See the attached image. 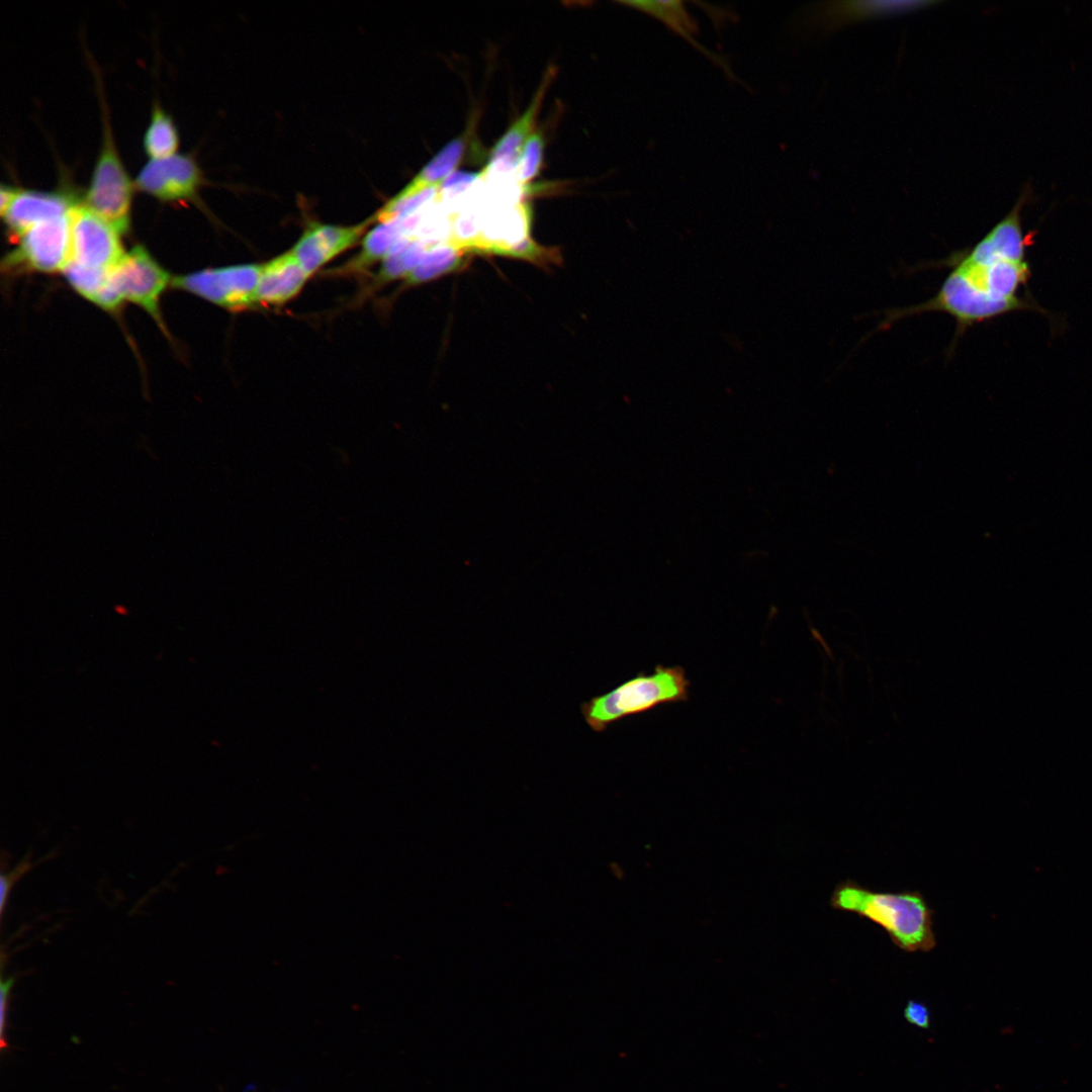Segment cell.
<instances>
[{
    "label": "cell",
    "mask_w": 1092,
    "mask_h": 1092,
    "mask_svg": "<svg viewBox=\"0 0 1092 1092\" xmlns=\"http://www.w3.org/2000/svg\"><path fill=\"white\" fill-rule=\"evenodd\" d=\"M948 262L950 271L934 296L915 306L889 312L884 324L939 311L954 320L958 337L976 324L1031 306L1016 295L1029 276L1026 261L1008 260L981 239L970 249L954 254Z\"/></svg>",
    "instance_id": "1"
},
{
    "label": "cell",
    "mask_w": 1092,
    "mask_h": 1092,
    "mask_svg": "<svg viewBox=\"0 0 1092 1092\" xmlns=\"http://www.w3.org/2000/svg\"><path fill=\"white\" fill-rule=\"evenodd\" d=\"M830 906L878 924L903 951L928 952L936 945L934 911L919 891L878 892L846 880L835 886Z\"/></svg>",
    "instance_id": "2"
},
{
    "label": "cell",
    "mask_w": 1092,
    "mask_h": 1092,
    "mask_svg": "<svg viewBox=\"0 0 1092 1092\" xmlns=\"http://www.w3.org/2000/svg\"><path fill=\"white\" fill-rule=\"evenodd\" d=\"M690 685L682 666L658 664L651 673L640 672L609 693L592 698L580 709L587 725L602 732L623 718L688 701Z\"/></svg>",
    "instance_id": "3"
},
{
    "label": "cell",
    "mask_w": 1092,
    "mask_h": 1092,
    "mask_svg": "<svg viewBox=\"0 0 1092 1092\" xmlns=\"http://www.w3.org/2000/svg\"><path fill=\"white\" fill-rule=\"evenodd\" d=\"M131 188L114 147L108 120L104 118L102 144L83 204L119 234L125 233L129 226Z\"/></svg>",
    "instance_id": "4"
},
{
    "label": "cell",
    "mask_w": 1092,
    "mask_h": 1092,
    "mask_svg": "<svg viewBox=\"0 0 1092 1092\" xmlns=\"http://www.w3.org/2000/svg\"><path fill=\"white\" fill-rule=\"evenodd\" d=\"M261 269L262 264L204 269L175 277L172 283L221 307L243 310L257 304Z\"/></svg>",
    "instance_id": "5"
},
{
    "label": "cell",
    "mask_w": 1092,
    "mask_h": 1092,
    "mask_svg": "<svg viewBox=\"0 0 1092 1092\" xmlns=\"http://www.w3.org/2000/svg\"><path fill=\"white\" fill-rule=\"evenodd\" d=\"M71 257L79 266L110 271L124 256L118 232L83 203L70 212Z\"/></svg>",
    "instance_id": "6"
},
{
    "label": "cell",
    "mask_w": 1092,
    "mask_h": 1092,
    "mask_svg": "<svg viewBox=\"0 0 1092 1092\" xmlns=\"http://www.w3.org/2000/svg\"><path fill=\"white\" fill-rule=\"evenodd\" d=\"M18 237V247L7 261L9 265L21 264L41 272H56L64 270L70 261V213L42 220Z\"/></svg>",
    "instance_id": "7"
},
{
    "label": "cell",
    "mask_w": 1092,
    "mask_h": 1092,
    "mask_svg": "<svg viewBox=\"0 0 1092 1092\" xmlns=\"http://www.w3.org/2000/svg\"><path fill=\"white\" fill-rule=\"evenodd\" d=\"M110 281L122 300H130L160 321L158 301L169 282L162 269L141 246L124 254L111 270Z\"/></svg>",
    "instance_id": "8"
},
{
    "label": "cell",
    "mask_w": 1092,
    "mask_h": 1092,
    "mask_svg": "<svg viewBox=\"0 0 1092 1092\" xmlns=\"http://www.w3.org/2000/svg\"><path fill=\"white\" fill-rule=\"evenodd\" d=\"M202 183V172L194 158L180 153L150 159L133 181L136 188L162 200L193 198Z\"/></svg>",
    "instance_id": "9"
},
{
    "label": "cell",
    "mask_w": 1092,
    "mask_h": 1092,
    "mask_svg": "<svg viewBox=\"0 0 1092 1092\" xmlns=\"http://www.w3.org/2000/svg\"><path fill=\"white\" fill-rule=\"evenodd\" d=\"M373 221H376L375 213L352 225L311 221L291 251L305 272L311 276L328 262L354 247Z\"/></svg>",
    "instance_id": "10"
},
{
    "label": "cell",
    "mask_w": 1092,
    "mask_h": 1092,
    "mask_svg": "<svg viewBox=\"0 0 1092 1092\" xmlns=\"http://www.w3.org/2000/svg\"><path fill=\"white\" fill-rule=\"evenodd\" d=\"M75 204L64 192L14 188L2 216L9 230L20 236L42 220L69 214Z\"/></svg>",
    "instance_id": "11"
},
{
    "label": "cell",
    "mask_w": 1092,
    "mask_h": 1092,
    "mask_svg": "<svg viewBox=\"0 0 1092 1092\" xmlns=\"http://www.w3.org/2000/svg\"><path fill=\"white\" fill-rule=\"evenodd\" d=\"M937 1H835L818 4L813 9V22L825 30L852 21L919 10Z\"/></svg>",
    "instance_id": "12"
},
{
    "label": "cell",
    "mask_w": 1092,
    "mask_h": 1092,
    "mask_svg": "<svg viewBox=\"0 0 1092 1092\" xmlns=\"http://www.w3.org/2000/svg\"><path fill=\"white\" fill-rule=\"evenodd\" d=\"M308 277L291 250L273 258L262 264L257 304L281 305L289 301L299 293Z\"/></svg>",
    "instance_id": "13"
},
{
    "label": "cell",
    "mask_w": 1092,
    "mask_h": 1092,
    "mask_svg": "<svg viewBox=\"0 0 1092 1092\" xmlns=\"http://www.w3.org/2000/svg\"><path fill=\"white\" fill-rule=\"evenodd\" d=\"M549 82L545 78L527 110L510 126L495 144L488 165L481 173L485 177L516 176L524 146L533 133L534 119Z\"/></svg>",
    "instance_id": "14"
},
{
    "label": "cell",
    "mask_w": 1092,
    "mask_h": 1092,
    "mask_svg": "<svg viewBox=\"0 0 1092 1092\" xmlns=\"http://www.w3.org/2000/svg\"><path fill=\"white\" fill-rule=\"evenodd\" d=\"M530 209L525 204L495 207L485 219L484 233L493 241H521L529 228Z\"/></svg>",
    "instance_id": "15"
},
{
    "label": "cell",
    "mask_w": 1092,
    "mask_h": 1092,
    "mask_svg": "<svg viewBox=\"0 0 1092 1092\" xmlns=\"http://www.w3.org/2000/svg\"><path fill=\"white\" fill-rule=\"evenodd\" d=\"M403 232L396 220L379 222L367 233L360 253L353 261V269H363L383 260L391 248L403 237Z\"/></svg>",
    "instance_id": "16"
},
{
    "label": "cell",
    "mask_w": 1092,
    "mask_h": 1092,
    "mask_svg": "<svg viewBox=\"0 0 1092 1092\" xmlns=\"http://www.w3.org/2000/svg\"><path fill=\"white\" fill-rule=\"evenodd\" d=\"M144 146L151 159L170 156L178 146V134L173 120L157 102L153 105Z\"/></svg>",
    "instance_id": "17"
},
{
    "label": "cell",
    "mask_w": 1092,
    "mask_h": 1092,
    "mask_svg": "<svg viewBox=\"0 0 1092 1092\" xmlns=\"http://www.w3.org/2000/svg\"><path fill=\"white\" fill-rule=\"evenodd\" d=\"M465 149L463 138H457L444 146L412 180L421 186L441 185L444 178L460 163Z\"/></svg>",
    "instance_id": "18"
},
{
    "label": "cell",
    "mask_w": 1092,
    "mask_h": 1092,
    "mask_svg": "<svg viewBox=\"0 0 1092 1092\" xmlns=\"http://www.w3.org/2000/svg\"><path fill=\"white\" fill-rule=\"evenodd\" d=\"M425 255L423 243L412 241L403 236L383 259L379 276L387 281L404 274L408 275L420 265Z\"/></svg>",
    "instance_id": "19"
},
{
    "label": "cell",
    "mask_w": 1092,
    "mask_h": 1092,
    "mask_svg": "<svg viewBox=\"0 0 1092 1092\" xmlns=\"http://www.w3.org/2000/svg\"><path fill=\"white\" fill-rule=\"evenodd\" d=\"M621 3L653 15L674 31L691 39L690 32L693 31L694 24L681 1H624Z\"/></svg>",
    "instance_id": "20"
},
{
    "label": "cell",
    "mask_w": 1092,
    "mask_h": 1092,
    "mask_svg": "<svg viewBox=\"0 0 1092 1092\" xmlns=\"http://www.w3.org/2000/svg\"><path fill=\"white\" fill-rule=\"evenodd\" d=\"M63 271L75 290L93 302H96L107 286L111 273V270L86 268L72 262H69Z\"/></svg>",
    "instance_id": "21"
},
{
    "label": "cell",
    "mask_w": 1092,
    "mask_h": 1092,
    "mask_svg": "<svg viewBox=\"0 0 1092 1092\" xmlns=\"http://www.w3.org/2000/svg\"><path fill=\"white\" fill-rule=\"evenodd\" d=\"M458 262L452 246L436 248L426 253L424 259L408 275L410 282H422L451 270Z\"/></svg>",
    "instance_id": "22"
},
{
    "label": "cell",
    "mask_w": 1092,
    "mask_h": 1092,
    "mask_svg": "<svg viewBox=\"0 0 1092 1092\" xmlns=\"http://www.w3.org/2000/svg\"><path fill=\"white\" fill-rule=\"evenodd\" d=\"M543 138L540 132H533L526 142L520 157L516 179L524 186L539 173L543 158Z\"/></svg>",
    "instance_id": "23"
},
{
    "label": "cell",
    "mask_w": 1092,
    "mask_h": 1092,
    "mask_svg": "<svg viewBox=\"0 0 1092 1092\" xmlns=\"http://www.w3.org/2000/svg\"><path fill=\"white\" fill-rule=\"evenodd\" d=\"M903 1016L908 1023L921 1029H928L931 1025V1012L928 1006L915 999L908 1000Z\"/></svg>",
    "instance_id": "24"
},
{
    "label": "cell",
    "mask_w": 1092,
    "mask_h": 1092,
    "mask_svg": "<svg viewBox=\"0 0 1092 1092\" xmlns=\"http://www.w3.org/2000/svg\"><path fill=\"white\" fill-rule=\"evenodd\" d=\"M32 868V863L28 856H25L11 872L2 874L0 878L1 883V895H0V913L3 914V910L9 896V893L15 884L25 873Z\"/></svg>",
    "instance_id": "25"
},
{
    "label": "cell",
    "mask_w": 1092,
    "mask_h": 1092,
    "mask_svg": "<svg viewBox=\"0 0 1092 1092\" xmlns=\"http://www.w3.org/2000/svg\"><path fill=\"white\" fill-rule=\"evenodd\" d=\"M13 983H14V978L13 977L7 979L6 981H2V983H1L2 1030L4 1028V1020H5V1013H6V1006H7V1002H8L9 992H10L12 986H13Z\"/></svg>",
    "instance_id": "26"
},
{
    "label": "cell",
    "mask_w": 1092,
    "mask_h": 1092,
    "mask_svg": "<svg viewBox=\"0 0 1092 1092\" xmlns=\"http://www.w3.org/2000/svg\"><path fill=\"white\" fill-rule=\"evenodd\" d=\"M611 869H612V873L614 874L615 877H617L619 879L623 878V871L617 863H613L611 866Z\"/></svg>",
    "instance_id": "27"
}]
</instances>
